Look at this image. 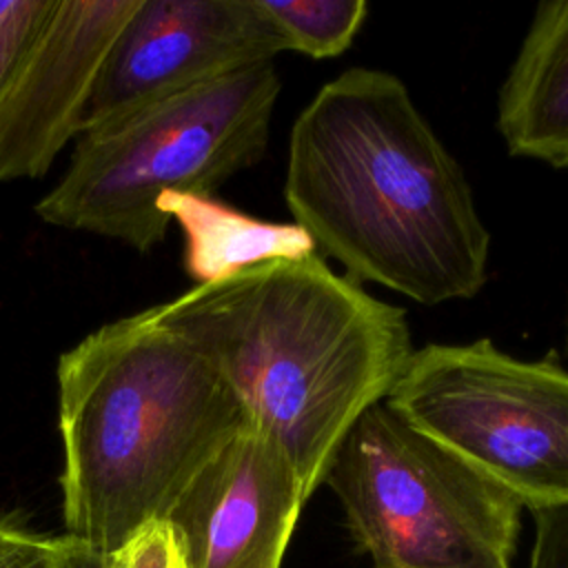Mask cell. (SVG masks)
Wrapping results in <instances>:
<instances>
[{
    "mask_svg": "<svg viewBox=\"0 0 568 568\" xmlns=\"http://www.w3.org/2000/svg\"><path fill=\"white\" fill-rule=\"evenodd\" d=\"M284 200L355 282L437 306L475 297L488 280L490 235L470 184L388 71L353 67L300 111Z\"/></svg>",
    "mask_w": 568,
    "mask_h": 568,
    "instance_id": "6da1fadb",
    "label": "cell"
},
{
    "mask_svg": "<svg viewBox=\"0 0 568 568\" xmlns=\"http://www.w3.org/2000/svg\"><path fill=\"white\" fill-rule=\"evenodd\" d=\"M160 308L211 359L246 422L280 446L306 499L415 351L406 311L337 275L320 253L195 284Z\"/></svg>",
    "mask_w": 568,
    "mask_h": 568,
    "instance_id": "7a4b0ae2",
    "label": "cell"
},
{
    "mask_svg": "<svg viewBox=\"0 0 568 568\" xmlns=\"http://www.w3.org/2000/svg\"><path fill=\"white\" fill-rule=\"evenodd\" d=\"M55 382L64 526L98 552L164 519L246 424L217 368L160 304L89 333L60 355Z\"/></svg>",
    "mask_w": 568,
    "mask_h": 568,
    "instance_id": "3957f363",
    "label": "cell"
},
{
    "mask_svg": "<svg viewBox=\"0 0 568 568\" xmlns=\"http://www.w3.org/2000/svg\"><path fill=\"white\" fill-rule=\"evenodd\" d=\"M280 89L268 60L82 133L38 217L151 251L171 224L162 197L213 195L262 160Z\"/></svg>",
    "mask_w": 568,
    "mask_h": 568,
    "instance_id": "277c9868",
    "label": "cell"
},
{
    "mask_svg": "<svg viewBox=\"0 0 568 568\" xmlns=\"http://www.w3.org/2000/svg\"><path fill=\"white\" fill-rule=\"evenodd\" d=\"M322 484L375 568H510L524 506L386 402L353 424Z\"/></svg>",
    "mask_w": 568,
    "mask_h": 568,
    "instance_id": "5b68a950",
    "label": "cell"
},
{
    "mask_svg": "<svg viewBox=\"0 0 568 568\" xmlns=\"http://www.w3.org/2000/svg\"><path fill=\"white\" fill-rule=\"evenodd\" d=\"M386 406L524 508L568 501V368L481 337L413 351Z\"/></svg>",
    "mask_w": 568,
    "mask_h": 568,
    "instance_id": "8992f818",
    "label": "cell"
},
{
    "mask_svg": "<svg viewBox=\"0 0 568 568\" xmlns=\"http://www.w3.org/2000/svg\"><path fill=\"white\" fill-rule=\"evenodd\" d=\"M284 51L257 0H140L100 67L80 135Z\"/></svg>",
    "mask_w": 568,
    "mask_h": 568,
    "instance_id": "52a82bcc",
    "label": "cell"
},
{
    "mask_svg": "<svg viewBox=\"0 0 568 568\" xmlns=\"http://www.w3.org/2000/svg\"><path fill=\"white\" fill-rule=\"evenodd\" d=\"M140 0H53L0 87V182L42 178L80 122L100 67Z\"/></svg>",
    "mask_w": 568,
    "mask_h": 568,
    "instance_id": "ba28073f",
    "label": "cell"
},
{
    "mask_svg": "<svg viewBox=\"0 0 568 568\" xmlns=\"http://www.w3.org/2000/svg\"><path fill=\"white\" fill-rule=\"evenodd\" d=\"M304 501L286 455L246 422L186 484L164 521L184 568H280Z\"/></svg>",
    "mask_w": 568,
    "mask_h": 568,
    "instance_id": "9c48e42d",
    "label": "cell"
},
{
    "mask_svg": "<svg viewBox=\"0 0 568 568\" xmlns=\"http://www.w3.org/2000/svg\"><path fill=\"white\" fill-rule=\"evenodd\" d=\"M510 155L568 169V0L539 2L497 98Z\"/></svg>",
    "mask_w": 568,
    "mask_h": 568,
    "instance_id": "30bf717a",
    "label": "cell"
},
{
    "mask_svg": "<svg viewBox=\"0 0 568 568\" xmlns=\"http://www.w3.org/2000/svg\"><path fill=\"white\" fill-rule=\"evenodd\" d=\"M160 211L184 235V266L197 282H213L268 260L317 253L311 235L293 224L251 217L213 195H166Z\"/></svg>",
    "mask_w": 568,
    "mask_h": 568,
    "instance_id": "8fae6325",
    "label": "cell"
},
{
    "mask_svg": "<svg viewBox=\"0 0 568 568\" xmlns=\"http://www.w3.org/2000/svg\"><path fill=\"white\" fill-rule=\"evenodd\" d=\"M280 31L286 51L313 60L342 55L368 16L366 0H257Z\"/></svg>",
    "mask_w": 568,
    "mask_h": 568,
    "instance_id": "7c38bea8",
    "label": "cell"
},
{
    "mask_svg": "<svg viewBox=\"0 0 568 568\" xmlns=\"http://www.w3.org/2000/svg\"><path fill=\"white\" fill-rule=\"evenodd\" d=\"M102 568H184L175 537L164 519L151 521L113 552H104Z\"/></svg>",
    "mask_w": 568,
    "mask_h": 568,
    "instance_id": "4fadbf2b",
    "label": "cell"
},
{
    "mask_svg": "<svg viewBox=\"0 0 568 568\" xmlns=\"http://www.w3.org/2000/svg\"><path fill=\"white\" fill-rule=\"evenodd\" d=\"M51 4L53 0H18L0 22V87L36 38Z\"/></svg>",
    "mask_w": 568,
    "mask_h": 568,
    "instance_id": "5bb4252c",
    "label": "cell"
},
{
    "mask_svg": "<svg viewBox=\"0 0 568 568\" xmlns=\"http://www.w3.org/2000/svg\"><path fill=\"white\" fill-rule=\"evenodd\" d=\"M535 539L528 568H568V501L530 510Z\"/></svg>",
    "mask_w": 568,
    "mask_h": 568,
    "instance_id": "9a60e30c",
    "label": "cell"
},
{
    "mask_svg": "<svg viewBox=\"0 0 568 568\" xmlns=\"http://www.w3.org/2000/svg\"><path fill=\"white\" fill-rule=\"evenodd\" d=\"M58 539L0 524V568H53Z\"/></svg>",
    "mask_w": 568,
    "mask_h": 568,
    "instance_id": "2e32d148",
    "label": "cell"
},
{
    "mask_svg": "<svg viewBox=\"0 0 568 568\" xmlns=\"http://www.w3.org/2000/svg\"><path fill=\"white\" fill-rule=\"evenodd\" d=\"M102 566H104V552H98L84 541H78L69 535H62L58 539L53 568H102Z\"/></svg>",
    "mask_w": 568,
    "mask_h": 568,
    "instance_id": "e0dca14e",
    "label": "cell"
},
{
    "mask_svg": "<svg viewBox=\"0 0 568 568\" xmlns=\"http://www.w3.org/2000/svg\"><path fill=\"white\" fill-rule=\"evenodd\" d=\"M18 0H0V22L11 13V9L16 7Z\"/></svg>",
    "mask_w": 568,
    "mask_h": 568,
    "instance_id": "ac0fdd59",
    "label": "cell"
},
{
    "mask_svg": "<svg viewBox=\"0 0 568 568\" xmlns=\"http://www.w3.org/2000/svg\"><path fill=\"white\" fill-rule=\"evenodd\" d=\"M564 351L568 355V302H566V313H564Z\"/></svg>",
    "mask_w": 568,
    "mask_h": 568,
    "instance_id": "d6986e66",
    "label": "cell"
}]
</instances>
